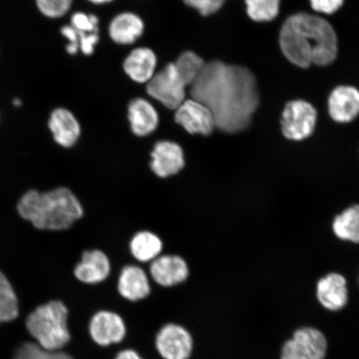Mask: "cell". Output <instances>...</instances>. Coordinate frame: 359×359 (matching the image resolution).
Instances as JSON below:
<instances>
[{"label": "cell", "instance_id": "ba28073f", "mask_svg": "<svg viewBox=\"0 0 359 359\" xmlns=\"http://www.w3.org/2000/svg\"><path fill=\"white\" fill-rule=\"evenodd\" d=\"M89 335L98 346L122 343L128 334L123 318L118 313L101 311L93 314L88 325Z\"/></svg>", "mask_w": 359, "mask_h": 359}, {"label": "cell", "instance_id": "f546056e", "mask_svg": "<svg viewBox=\"0 0 359 359\" xmlns=\"http://www.w3.org/2000/svg\"><path fill=\"white\" fill-rule=\"evenodd\" d=\"M314 11L333 15L343 6L344 0H309Z\"/></svg>", "mask_w": 359, "mask_h": 359}, {"label": "cell", "instance_id": "1f68e13d", "mask_svg": "<svg viewBox=\"0 0 359 359\" xmlns=\"http://www.w3.org/2000/svg\"><path fill=\"white\" fill-rule=\"evenodd\" d=\"M79 48H81V50H82L84 55H91L94 52V47H95V45L97 43L98 40H100V36H98L97 33H79Z\"/></svg>", "mask_w": 359, "mask_h": 359}, {"label": "cell", "instance_id": "d590c367", "mask_svg": "<svg viewBox=\"0 0 359 359\" xmlns=\"http://www.w3.org/2000/svg\"><path fill=\"white\" fill-rule=\"evenodd\" d=\"M13 104L16 107H20L22 106V101L20 100V98H15V100L13 101Z\"/></svg>", "mask_w": 359, "mask_h": 359}, {"label": "cell", "instance_id": "44dd1931", "mask_svg": "<svg viewBox=\"0 0 359 359\" xmlns=\"http://www.w3.org/2000/svg\"><path fill=\"white\" fill-rule=\"evenodd\" d=\"M163 248V241L150 231L137 233L130 242V250L134 258L143 263L154 262L160 257Z\"/></svg>", "mask_w": 359, "mask_h": 359}, {"label": "cell", "instance_id": "3957f363", "mask_svg": "<svg viewBox=\"0 0 359 359\" xmlns=\"http://www.w3.org/2000/svg\"><path fill=\"white\" fill-rule=\"evenodd\" d=\"M17 210L22 219L41 231L67 230L84 214L78 197L65 187L46 192L29 190L22 196Z\"/></svg>", "mask_w": 359, "mask_h": 359}, {"label": "cell", "instance_id": "5bb4252c", "mask_svg": "<svg viewBox=\"0 0 359 359\" xmlns=\"http://www.w3.org/2000/svg\"><path fill=\"white\" fill-rule=\"evenodd\" d=\"M48 128L58 145L69 148L79 141L81 127L77 118L69 110L57 107L48 119Z\"/></svg>", "mask_w": 359, "mask_h": 359}, {"label": "cell", "instance_id": "30bf717a", "mask_svg": "<svg viewBox=\"0 0 359 359\" xmlns=\"http://www.w3.org/2000/svg\"><path fill=\"white\" fill-rule=\"evenodd\" d=\"M151 168L157 177L167 178L185 167V156L181 146L170 141L156 142L151 154Z\"/></svg>", "mask_w": 359, "mask_h": 359}, {"label": "cell", "instance_id": "7c38bea8", "mask_svg": "<svg viewBox=\"0 0 359 359\" xmlns=\"http://www.w3.org/2000/svg\"><path fill=\"white\" fill-rule=\"evenodd\" d=\"M150 273L157 285L172 287L187 280L189 269L185 260L178 255H161L151 262Z\"/></svg>", "mask_w": 359, "mask_h": 359}, {"label": "cell", "instance_id": "4dcf8cb0", "mask_svg": "<svg viewBox=\"0 0 359 359\" xmlns=\"http://www.w3.org/2000/svg\"><path fill=\"white\" fill-rule=\"evenodd\" d=\"M61 34L69 40L66 50L71 55H74L79 49V35L71 25H65L61 29Z\"/></svg>", "mask_w": 359, "mask_h": 359}, {"label": "cell", "instance_id": "e575fe53", "mask_svg": "<svg viewBox=\"0 0 359 359\" xmlns=\"http://www.w3.org/2000/svg\"><path fill=\"white\" fill-rule=\"evenodd\" d=\"M88 1L94 4H105L114 1V0H88Z\"/></svg>", "mask_w": 359, "mask_h": 359}, {"label": "cell", "instance_id": "d4e9b609", "mask_svg": "<svg viewBox=\"0 0 359 359\" xmlns=\"http://www.w3.org/2000/svg\"><path fill=\"white\" fill-rule=\"evenodd\" d=\"M247 15L255 22H269L279 15L280 0H245Z\"/></svg>", "mask_w": 359, "mask_h": 359}, {"label": "cell", "instance_id": "ac0fdd59", "mask_svg": "<svg viewBox=\"0 0 359 359\" xmlns=\"http://www.w3.org/2000/svg\"><path fill=\"white\" fill-rule=\"evenodd\" d=\"M128 118L133 133L138 137L154 133L159 123V116L155 107L143 98H137L130 103Z\"/></svg>", "mask_w": 359, "mask_h": 359}, {"label": "cell", "instance_id": "4316f807", "mask_svg": "<svg viewBox=\"0 0 359 359\" xmlns=\"http://www.w3.org/2000/svg\"><path fill=\"white\" fill-rule=\"evenodd\" d=\"M39 11L48 19L65 16L73 6L74 0H34Z\"/></svg>", "mask_w": 359, "mask_h": 359}, {"label": "cell", "instance_id": "d6a6232c", "mask_svg": "<svg viewBox=\"0 0 359 359\" xmlns=\"http://www.w3.org/2000/svg\"><path fill=\"white\" fill-rule=\"evenodd\" d=\"M281 359H309L302 350L299 348L295 341L292 339L284 344L282 348Z\"/></svg>", "mask_w": 359, "mask_h": 359}, {"label": "cell", "instance_id": "83f0119b", "mask_svg": "<svg viewBox=\"0 0 359 359\" xmlns=\"http://www.w3.org/2000/svg\"><path fill=\"white\" fill-rule=\"evenodd\" d=\"M71 26L79 33H97L98 19L93 15H86L82 12L75 13L71 18Z\"/></svg>", "mask_w": 359, "mask_h": 359}, {"label": "cell", "instance_id": "d6986e66", "mask_svg": "<svg viewBox=\"0 0 359 359\" xmlns=\"http://www.w3.org/2000/svg\"><path fill=\"white\" fill-rule=\"evenodd\" d=\"M144 24L141 18L133 13H123L116 15L109 26L110 37L119 44H132L140 38Z\"/></svg>", "mask_w": 359, "mask_h": 359}, {"label": "cell", "instance_id": "52a82bcc", "mask_svg": "<svg viewBox=\"0 0 359 359\" xmlns=\"http://www.w3.org/2000/svg\"><path fill=\"white\" fill-rule=\"evenodd\" d=\"M155 347L163 359H189L194 350V339L186 327L170 323L157 332Z\"/></svg>", "mask_w": 359, "mask_h": 359}, {"label": "cell", "instance_id": "836d02e7", "mask_svg": "<svg viewBox=\"0 0 359 359\" xmlns=\"http://www.w3.org/2000/svg\"><path fill=\"white\" fill-rule=\"evenodd\" d=\"M114 359H145L142 358L141 354L139 353L136 350L133 348H126L121 350L120 352L116 354Z\"/></svg>", "mask_w": 359, "mask_h": 359}, {"label": "cell", "instance_id": "7402d4cb", "mask_svg": "<svg viewBox=\"0 0 359 359\" xmlns=\"http://www.w3.org/2000/svg\"><path fill=\"white\" fill-rule=\"evenodd\" d=\"M333 228L340 239L359 243V205H353L338 215Z\"/></svg>", "mask_w": 359, "mask_h": 359}, {"label": "cell", "instance_id": "484cf974", "mask_svg": "<svg viewBox=\"0 0 359 359\" xmlns=\"http://www.w3.org/2000/svg\"><path fill=\"white\" fill-rule=\"evenodd\" d=\"M13 359H75L62 351H48L37 344L26 343L17 349Z\"/></svg>", "mask_w": 359, "mask_h": 359}, {"label": "cell", "instance_id": "9c48e42d", "mask_svg": "<svg viewBox=\"0 0 359 359\" xmlns=\"http://www.w3.org/2000/svg\"><path fill=\"white\" fill-rule=\"evenodd\" d=\"M175 111V121L190 134L208 136L215 128L212 111L203 103L193 98L184 101Z\"/></svg>", "mask_w": 359, "mask_h": 359}, {"label": "cell", "instance_id": "603a6c76", "mask_svg": "<svg viewBox=\"0 0 359 359\" xmlns=\"http://www.w3.org/2000/svg\"><path fill=\"white\" fill-rule=\"evenodd\" d=\"M19 299L10 280L0 271V324L15 320L19 316Z\"/></svg>", "mask_w": 359, "mask_h": 359}, {"label": "cell", "instance_id": "f1b7e54d", "mask_svg": "<svg viewBox=\"0 0 359 359\" xmlns=\"http://www.w3.org/2000/svg\"><path fill=\"white\" fill-rule=\"evenodd\" d=\"M187 6L194 8L201 15L209 16L221 10L226 0H183Z\"/></svg>", "mask_w": 359, "mask_h": 359}, {"label": "cell", "instance_id": "4fadbf2b", "mask_svg": "<svg viewBox=\"0 0 359 359\" xmlns=\"http://www.w3.org/2000/svg\"><path fill=\"white\" fill-rule=\"evenodd\" d=\"M111 271L109 259L101 250L84 251L81 262L74 269L77 279L88 285L104 281Z\"/></svg>", "mask_w": 359, "mask_h": 359}, {"label": "cell", "instance_id": "ffe728a7", "mask_svg": "<svg viewBox=\"0 0 359 359\" xmlns=\"http://www.w3.org/2000/svg\"><path fill=\"white\" fill-rule=\"evenodd\" d=\"M293 339L309 359H325L327 344L320 330L311 327H302L295 332Z\"/></svg>", "mask_w": 359, "mask_h": 359}, {"label": "cell", "instance_id": "277c9868", "mask_svg": "<svg viewBox=\"0 0 359 359\" xmlns=\"http://www.w3.org/2000/svg\"><path fill=\"white\" fill-rule=\"evenodd\" d=\"M69 311L60 300L39 305L26 320V327L40 347L61 351L71 341Z\"/></svg>", "mask_w": 359, "mask_h": 359}, {"label": "cell", "instance_id": "9a60e30c", "mask_svg": "<svg viewBox=\"0 0 359 359\" xmlns=\"http://www.w3.org/2000/svg\"><path fill=\"white\" fill-rule=\"evenodd\" d=\"M317 296L323 306L329 311H339L348 302L346 280L339 273H330L318 281Z\"/></svg>", "mask_w": 359, "mask_h": 359}, {"label": "cell", "instance_id": "5b68a950", "mask_svg": "<svg viewBox=\"0 0 359 359\" xmlns=\"http://www.w3.org/2000/svg\"><path fill=\"white\" fill-rule=\"evenodd\" d=\"M317 119L318 111L311 102L303 100L290 101L282 112V133L292 141L304 140L313 133Z\"/></svg>", "mask_w": 359, "mask_h": 359}, {"label": "cell", "instance_id": "e0dca14e", "mask_svg": "<svg viewBox=\"0 0 359 359\" xmlns=\"http://www.w3.org/2000/svg\"><path fill=\"white\" fill-rule=\"evenodd\" d=\"M156 62V56L151 49L138 48L126 58L123 69L135 82L147 83L155 74Z\"/></svg>", "mask_w": 359, "mask_h": 359}, {"label": "cell", "instance_id": "cb8c5ba5", "mask_svg": "<svg viewBox=\"0 0 359 359\" xmlns=\"http://www.w3.org/2000/svg\"><path fill=\"white\" fill-rule=\"evenodd\" d=\"M175 67L187 86H191L201 72L203 69L205 62L195 53L187 51L182 53L174 62Z\"/></svg>", "mask_w": 359, "mask_h": 359}, {"label": "cell", "instance_id": "6da1fadb", "mask_svg": "<svg viewBox=\"0 0 359 359\" xmlns=\"http://www.w3.org/2000/svg\"><path fill=\"white\" fill-rule=\"evenodd\" d=\"M190 94L212 111L215 128L226 133L248 128L259 105L257 80L252 72L218 60L206 62Z\"/></svg>", "mask_w": 359, "mask_h": 359}, {"label": "cell", "instance_id": "8992f818", "mask_svg": "<svg viewBox=\"0 0 359 359\" xmlns=\"http://www.w3.org/2000/svg\"><path fill=\"white\" fill-rule=\"evenodd\" d=\"M187 87L174 62H170L147 83V91L168 109L176 110L186 100Z\"/></svg>", "mask_w": 359, "mask_h": 359}, {"label": "cell", "instance_id": "2e32d148", "mask_svg": "<svg viewBox=\"0 0 359 359\" xmlns=\"http://www.w3.org/2000/svg\"><path fill=\"white\" fill-rule=\"evenodd\" d=\"M118 290L121 296L129 302H140L151 294L149 279L142 268L128 266L120 273Z\"/></svg>", "mask_w": 359, "mask_h": 359}, {"label": "cell", "instance_id": "7a4b0ae2", "mask_svg": "<svg viewBox=\"0 0 359 359\" xmlns=\"http://www.w3.org/2000/svg\"><path fill=\"white\" fill-rule=\"evenodd\" d=\"M279 42L283 55L302 69L312 65H330L339 52L334 27L324 18L308 13L287 18L280 31Z\"/></svg>", "mask_w": 359, "mask_h": 359}, {"label": "cell", "instance_id": "8fae6325", "mask_svg": "<svg viewBox=\"0 0 359 359\" xmlns=\"http://www.w3.org/2000/svg\"><path fill=\"white\" fill-rule=\"evenodd\" d=\"M327 110L336 123L353 122L359 116L358 90L348 85L336 87L327 98Z\"/></svg>", "mask_w": 359, "mask_h": 359}]
</instances>
